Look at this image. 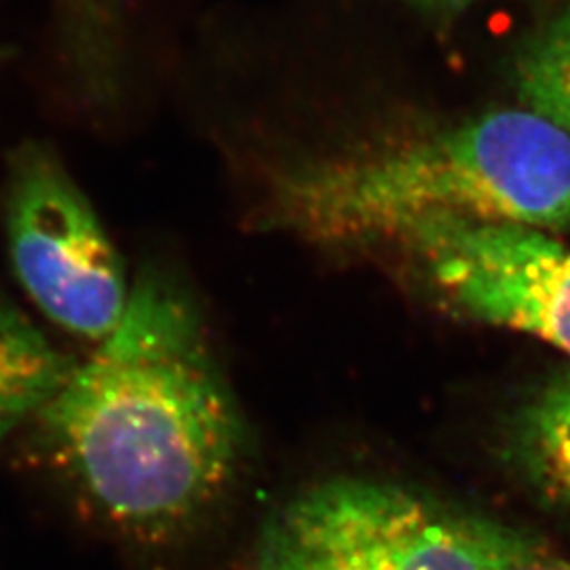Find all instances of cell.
<instances>
[{"instance_id":"1","label":"cell","mask_w":570,"mask_h":570,"mask_svg":"<svg viewBox=\"0 0 570 570\" xmlns=\"http://www.w3.org/2000/svg\"><path fill=\"white\" fill-rule=\"evenodd\" d=\"M37 421L53 465L106 520L142 537L209 510L249 454L204 317L157 268L138 275L121 324Z\"/></svg>"},{"instance_id":"5","label":"cell","mask_w":570,"mask_h":570,"mask_svg":"<svg viewBox=\"0 0 570 570\" xmlns=\"http://www.w3.org/2000/svg\"><path fill=\"white\" fill-rule=\"evenodd\" d=\"M391 245L459 313L532 334L570 357V249L551 233L440 216Z\"/></svg>"},{"instance_id":"2","label":"cell","mask_w":570,"mask_h":570,"mask_svg":"<svg viewBox=\"0 0 570 570\" xmlns=\"http://www.w3.org/2000/svg\"><path fill=\"white\" fill-rule=\"evenodd\" d=\"M440 216L570 228V134L497 110L429 140L285 165L258 207L265 230L327 252L391 245Z\"/></svg>"},{"instance_id":"9","label":"cell","mask_w":570,"mask_h":570,"mask_svg":"<svg viewBox=\"0 0 570 570\" xmlns=\"http://www.w3.org/2000/svg\"><path fill=\"white\" fill-rule=\"evenodd\" d=\"M480 527L489 553V570H570V560L537 550L510 532Z\"/></svg>"},{"instance_id":"8","label":"cell","mask_w":570,"mask_h":570,"mask_svg":"<svg viewBox=\"0 0 570 570\" xmlns=\"http://www.w3.org/2000/svg\"><path fill=\"white\" fill-rule=\"evenodd\" d=\"M518 89L529 110L570 134V7L522 53Z\"/></svg>"},{"instance_id":"6","label":"cell","mask_w":570,"mask_h":570,"mask_svg":"<svg viewBox=\"0 0 570 570\" xmlns=\"http://www.w3.org/2000/svg\"><path fill=\"white\" fill-rule=\"evenodd\" d=\"M75 370L18 306L0 298V442L39 419Z\"/></svg>"},{"instance_id":"4","label":"cell","mask_w":570,"mask_h":570,"mask_svg":"<svg viewBox=\"0 0 570 570\" xmlns=\"http://www.w3.org/2000/svg\"><path fill=\"white\" fill-rule=\"evenodd\" d=\"M4 235L18 284L51 324L96 345L117 330L131 296L121 256L47 146L26 144L16 155Z\"/></svg>"},{"instance_id":"11","label":"cell","mask_w":570,"mask_h":570,"mask_svg":"<svg viewBox=\"0 0 570 570\" xmlns=\"http://www.w3.org/2000/svg\"><path fill=\"white\" fill-rule=\"evenodd\" d=\"M425 2H435V4H463L468 0H425Z\"/></svg>"},{"instance_id":"7","label":"cell","mask_w":570,"mask_h":570,"mask_svg":"<svg viewBox=\"0 0 570 570\" xmlns=\"http://www.w3.org/2000/svg\"><path fill=\"white\" fill-rule=\"evenodd\" d=\"M518 450L530 480L570 508V370L541 389L524 410Z\"/></svg>"},{"instance_id":"3","label":"cell","mask_w":570,"mask_h":570,"mask_svg":"<svg viewBox=\"0 0 570 570\" xmlns=\"http://www.w3.org/2000/svg\"><path fill=\"white\" fill-rule=\"evenodd\" d=\"M252 570H489L482 527L391 482L332 478L275 511Z\"/></svg>"},{"instance_id":"12","label":"cell","mask_w":570,"mask_h":570,"mask_svg":"<svg viewBox=\"0 0 570 570\" xmlns=\"http://www.w3.org/2000/svg\"><path fill=\"white\" fill-rule=\"evenodd\" d=\"M468 2H471V0H468Z\"/></svg>"},{"instance_id":"10","label":"cell","mask_w":570,"mask_h":570,"mask_svg":"<svg viewBox=\"0 0 570 570\" xmlns=\"http://www.w3.org/2000/svg\"><path fill=\"white\" fill-rule=\"evenodd\" d=\"M81 21V32L100 30L106 11L102 9V0H68Z\"/></svg>"}]
</instances>
